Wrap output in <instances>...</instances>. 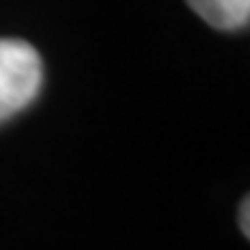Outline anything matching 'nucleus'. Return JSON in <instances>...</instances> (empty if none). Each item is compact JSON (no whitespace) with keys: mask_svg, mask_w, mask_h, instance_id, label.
I'll use <instances>...</instances> for the list:
<instances>
[{"mask_svg":"<svg viewBox=\"0 0 250 250\" xmlns=\"http://www.w3.org/2000/svg\"><path fill=\"white\" fill-rule=\"evenodd\" d=\"M43 66L36 46L21 39H0V123L36 100Z\"/></svg>","mask_w":250,"mask_h":250,"instance_id":"nucleus-1","label":"nucleus"},{"mask_svg":"<svg viewBox=\"0 0 250 250\" xmlns=\"http://www.w3.org/2000/svg\"><path fill=\"white\" fill-rule=\"evenodd\" d=\"M194 13L220 31H240L250 21V0H187Z\"/></svg>","mask_w":250,"mask_h":250,"instance_id":"nucleus-2","label":"nucleus"},{"mask_svg":"<svg viewBox=\"0 0 250 250\" xmlns=\"http://www.w3.org/2000/svg\"><path fill=\"white\" fill-rule=\"evenodd\" d=\"M240 225H243V235L250 237V202H248V197L243 199V207H240Z\"/></svg>","mask_w":250,"mask_h":250,"instance_id":"nucleus-3","label":"nucleus"}]
</instances>
